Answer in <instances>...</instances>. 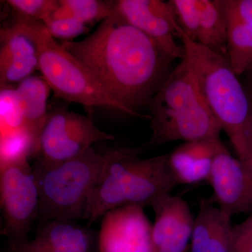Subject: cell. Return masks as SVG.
I'll return each instance as SVG.
<instances>
[{"label":"cell","instance_id":"obj_1","mask_svg":"<svg viewBox=\"0 0 252 252\" xmlns=\"http://www.w3.org/2000/svg\"><path fill=\"white\" fill-rule=\"evenodd\" d=\"M61 44L129 115L150 120L149 115L137 110L148 104L160 89L174 60L153 39L129 24L113 7L112 14L90 35Z\"/></svg>","mask_w":252,"mask_h":252},{"label":"cell","instance_id":"obj_2","mask_svg":"<svg viewBox=\"0 0 252 252\" xmlns=\"http://www.w3.org/2000/svg\"><path fill=\"white\" fill-rule=\"evenodd\" d=\"M144 148L114 149L103 154L102 171L82 218L89 225L113 209L152 206L177 187L167 165V154L142 158Z\"/></svg>","mask_w":252,"mask_h":252},{"label":"cell","instance_id":"obj_3","mask_svg":"<svg viewBox=\"0 0 252 252\" xmlns=\"http://www.w3.org/2000/svg\"><path fill=\"white\" fill-rule=\"evenodd\" d=\"M185 49L184 59L191 68L209 107L220 122L238 158L252 160L251 102L228 56L190 39L176 26Z\"/></svg>","mask_w":252,"mask_h":252},{"label":"cell","instance_id":"obj_4","mask_svg":"<svg viewBox=\"0 0 252 252\" xmlns=\"http://www.w3.org/2000/svg\"><path fill=\"white\" fill-rule=\"evenodd\" d=\"M148 106L152 136L145 147L220 139L222 126L185 59L170 72Z\"/></svg>","mask_w":252,"mask_h":252},{"label":"cell","instance_id":"obj_5","mask_svg":"<svg viewBox=\"0 0 252 252\" xmlns=\"http://www.w3.org/2000/svg\"><path fill=\"white\" fill-rule=\"evenodd\" d=\"M102 165L103 154L93 147L77 157L58 163L44 164L36 160L32 167L40 199L39 222L82 219Z\"/></svg>","mask_w":252,"mask_h":252},{"label":"cell","instance_id":"obj_6","mask_svg":"<svg viewBox=\"0 0 252 252\" xmlns=\"http://www.w3.org/2000/svg\"><path fill=\"white\" fill-rule=\"evenodd\" d=\"M16 16L35 41L39 70L54 91L55 97L86 107H109L129 115L94 74L50 34L42 22Z\"/></svg>","mask_w":252,"mask_h":252},{"label":"cell","instance_id":"obj_7","mask_svg":"<svg viewBox=\"0 0 252 252\" xmlns=\"http://www.w3.org/2000/svg\"><path fill=\"white\" fill-rule=\"evenodd\" d=\"M0 203L4 227L1 235L11 248L30 240V230L39 214V189L28 159L0 167Z\"/></svg>","mask_w":252,"mask_h":252},{"label":"cell","instance_id":"obj_8","mask_svg":"<svg viewBox=\"0 0 252 252\" xmlns=\"http://www.w3.org/2000/svg\"><path fill=\"white\" fill-rule=\"evenodd\" d=\"M114 135L99 130L91 117L56 107L49 117L39 141V161L54 164L77 157L99 141L113 140Z\"/></svg>","mask_w":252,"mask_h":252},{"label":"cell","instance_id":"obj_9","mask_svg":"<svg viewBox=\"0 0 252 252\" xmlns=\"http://www.w3.org/2000/svg\"><path fill=\"white\" fill-rule=\"evenodd\" d=\"M113 7L131 26L153 39L172 59H184L183 46L176 42L178 36L177 16L171 1L162 0H118Z\"/></svg>","mask_w":252,"mask_h":252},{"label":"cell","instance_id":"obj_10","mask_svg":"<svg viewBox=\"0 0 252 252\" xmlns=\"http://www.w3.org/2000/svg\"><path fill=\"white\" fill-rule=\"evenodd\" d=\"M208 183L213 189L212 201L230 218L252 211V172L222 142L215 154Z\"/></svg>","mask_w":252,"mask_h":252},{"label":"cell","instance_id":"obj_11","mask_svg":"<svg viewBox=\"0 0 252 252\" xmlns=\"http://www.w3.org/2000/svg\"><path fill=\"white\" fill-rule=\"evenodd\" d=\"M152 225L144 207L131 205L109 210L102 216L98 252H154Z\"/></svg>","mask_w":252,"mask_h":252},{"label":"cell","instance_id":"obj_12","mask_svg":"<svg viewBox=\"0 0 252 252\" xmlns=\"http://www.w3.org/2000/svg\"><path fill=\"white\" fill-rule=\"evenodd\" d=\"M177 22L192 40L228 56L227 27L218 0H170Z\"/></svg>","mask_w":252,"mask_h":252},{"label":"cell","instance_id":"obj_13","mask_svg":"<svg viewBox=\"0 0 252 252\" xmlns=\"http://www.w3.org/2000/svg\"><path fill=\"white\" fill-rule=\"evenodd\" d=\"M152 225L154 252H187L191 241L194 220L189 203L171 194L156 200Z\"/></svg>","mask_w":252,"mask_h":252},{"label":"cell","instance_id":"obj_14","mask_svg":"<svg viewBox=\"0 0 252 252\" xmlns=\"http://www.w3.org/2000/svg\"><path fill=\"white\" fill-rule=\"evenodd\" d=\"M0 87L12 86L39 69L38 48L23 23L14 21L0 32Z\"/></svg>","mask_w":252,"mask_h":252},{"label":"cell","instance_id":"obj_15","mask_svg":"<svg viewBox=\"0 0 252 252\" xmlns=\"http://www.w3.org/2000/svg\"><path fill=\"white\" fill-rule=\"evenodd\" d=\"M227 27L228 58L238 76L252 70V0H218Z\"/></svg>","mask_w":252,"mask_h":252},{"label":"cell","instance_id":"obj_16","mask_svg":"<svg viewBox=\"0 0 252 252\" xmlns=\"http://www.w3.org/2000/svg\"><path fill=\"white\" fill-rule=\"evenodd\" d=\"M220 142V139L185 142L167 154V165L177 185L209 182Z\"/></svg>","mask_w":252,"mask_h":252},{"label":"cell","instance_id":"obj_17","mask_svg":"<svg viewBox=\"0 0 252 252\" xmlns=\"http://www.w3.org/2000/svg\"><path fill=\"white\" fill-rule=\"evenodd\" d=\"M233 226L212 199L203 200L194 220L190 252H233Z\"/></svg>","mask_w":252,"mask_h":252},{"label":"cell","instance_id":"obj_18","mask_svg":"<svg viewBox=\"0 0 252 252\" xmlns=\"http://www.w3.org/2000/svg\"><path fill=\"white\" fill-rule=\"evenodd\" d=\"M16 88L22 103L26 130L32 137L39 157L41 132L49 117L48 99L51 87L42 76L32 75Z\"/></svg>","mask_w":252,"mask_h":252},{"label":"cell","instance_id":"obj_19","mask_svg":"<svg viewBox=\"0 0 252 252\" xmlns=\"http://www.w3.org/2000/svg\"><path fill=\"white\" fill-rule=\"evenodd\" d=\"M74 220H54L41 223L33 239L56 252H91L92 233Z\"/></svg>","mask_w":252,"mask_h":252},{"label":"cell","instance_id":"obj_20","mask_svg":"<svg viewBox=\"0 0 252 252\" xmlns=\"http://www.w3.org/2000/svg\"><path fill=\"white\" fill-rule=\"evenodd\" d=\"M113 12L112 1L60 0L53 18H74L86 24L102 21Z\"/></svg>","mask_w":252,"mask_h":252},{"label":"cell","instance_id":"obj_21","mask_svg":"<svg viewBox=\"0 0 252 252\" xmlns=\"http://www.w3.org/2000/svg\"><path fill=\"white\" fill-rule=\"evenodd\" d=\"M0 89V137L27 130L16 88L6 86Z\"/></svg>","mask_w":252,"mask_h":252},{"label":"cell","instance_id":"obj_22","mask_svg":"<svg viewBox=\"0 0 252 252\" xmlns=\"http://www.w3.org/2000/svg\"><path fill=\"white\" fill-rule=\"evenodd\" d=\"M36 156L34 140L27 130L0 137V167Z\"/></svg>","mask_w":252,"mask_h":252},{"label":"cell","instance_id":"obj_23","mask_svg":"<svg viewBox=\"0 0 252 252\" xmlns=\"http://www.w3.org/2000/svg\"><path fill=\"white\" fill-rule=\"evenodd\" d=\"M15 14L44 22L59 8L60 0H8Z\"/></svg>","mask_w":252,"mask_h":252},{"label":"cell","instance_id":"obj_24","mask_svg":"<svg viewBox=\"0 0 252 252\" xmlns=\"http://www.w3.org/2000/svg\"><path fill=\"white\" fill-rule=\"evenodd\" d=\"M54 38L69 41L87 32L88 25L74 18L49 17L42 22Z\"/></svg>","mask_w":252,"mask_h":252},{"label":"cell","instance_id":"obj_25","mask_svg":"<svg viewBox=\"0 0 252 252\" xmlns=\"http://www.w3.org/2000/svg\"><path fill=\"white\" fill-rule=\"evenodd\" d=\"M233 227V241L247 251L252 252V216Z\"/></svg>","mask_w":252,"mask_h":252},{"label":"cell","instance_id":"obj_26","mask_svg":"<svg viewBox=\"0 0 252 252\" xmlns=\"http://www.w3.org/2000/svg\"><path fill=\"white\" fill-rule=\"evenodd\" d=\"M11 252H56L49 247L35 241L34 239L11 248Z\"/></svg>","mask_w":252,"mask_h":252},{"label":"cell","instance_id":"obj_27","mask_svg":"<svg viewBox=\"0 0 252 252\" xmlns=\"http://www.w3.org/2000/svg\"><path fill=\"white\" fill-rule=\"evenodd\" d=\"M248 74V87H247L246 90L247 94H248V95L249 97V99H250V102H251V104L252 105V70L250 71V72H247Z\"/></svg>","mask_w":252,"mask_h":252},{"label":"cell","instance_id":"obj_28","mask_svg":"<svg viewBox=\"0 0 252 252\" xmlns=\"http://www.w3.org/2000/svg\"><path fill=\"white\" fill-rule=\"evenodd\" d=\"M233 252H249L245 250V248H243V247L239 245L238 244L235 243L234 241H233Z\"/></svg>","mask_w":252,"mask_h":252},{"label":"cell","instance_id":"obj_29","mask_svg":"<svg viewBox=\"0 0 252 252\" xmlns=\"http://www.w3.org/2000/svg\"><path fill=\"white\" fill-rule=\"evenodd\" d=\"M245 163L247 165H248L249 169H250V171H251L252 174V160H251V161L248 162H245Z\"/></svg>","mask_w":252,"mask_h":252},{"label":"cell","instance_id":"obj_30","mask_svg":"<svg viewBox=\"0 0 252 252\" xmlns=\"http://www.w3.org/2000/svg\"><path fill=\"white\" fill-rule=\"evenodd\" d=\"M250 127H251V132H252V116H251V122H250Z\"/></svg>","mask_w":252,"mask_h":252},{"label":"cell","instance_id":"obj_31","mask_svg":"<svg viewBox=\"0 0 252 252\" xmlns=\"http://www.w3.org/2000/svg\"></svg>","mask_w":252,"mask_h":252}]
</instances>
